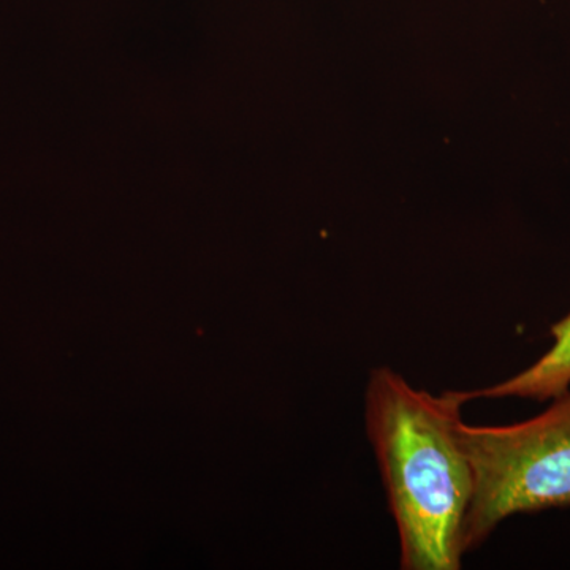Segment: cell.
<instances>
[{
	"label": "cell",
	"instance_id": "6da1fadb",
	"mask_svg": "<svg viewBox=\"0 0 570 570\" xmlns=\"http://www.w3.org/2000/svg\"><path fill=\"white\" fill-rule=\"evenodd\" d=\"M468 390L412 387L389 366L374 367L365 390L367 439L376 455L404 570H459L474 493L461 409Z\"/></svg>",
	"mask_w": 570,
	"mask_h": 570
},
{
	"label": "cell",
	"instance_id": "7a4b0ae2",
	"mask_svg": "<svg viewBox=\"0 0 570 570\" xmlns=\"http://www.w3.org/2000/svg\"><path fill=\"white\" fill-rule=\"evenodd\" d=\"M461 438L474 472L464 553L478 549L510 517L570 505V390L524 422H463Z\"/></svg>",
	"mask_w": 570,
	"mask_h": 570
},
{
	"label": "cell",
	"instance_id": "3957f363",
	"mask_svg": "<svg viewBox=\"0 0 570 570\" xmlns=\"http://www.w3.org/2000/svg\"><path fill=\"white\" fill-rule=\"evenodd\" d=\"M553 346L527 370L505 379L497 385L474 390L471 400H521L551 401L570 390V313L551 326Z\"/></svg>",
	"mask_w": 570,
	"mask_h": 570
}]
</instances>
